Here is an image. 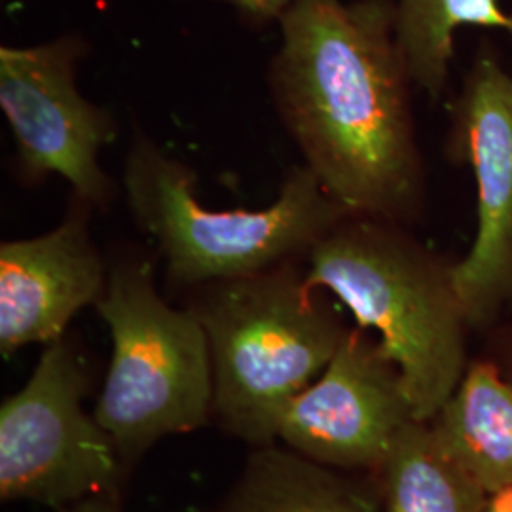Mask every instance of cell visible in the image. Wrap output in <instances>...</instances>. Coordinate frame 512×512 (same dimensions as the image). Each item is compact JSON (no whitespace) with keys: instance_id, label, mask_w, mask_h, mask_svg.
<instances>
[{"instance_id":"1","label":"cell","mask_w":512,"mask_h":512,"mask_svg":"<svg viewBox=\"0 0 512 512\" xmlns=\"http://www.w3.org/2000/svg\"><path fill=\"white\" fill-rule=\"evenodd\" d=\"M279 27L270 84L304 165L349 217L418 224L427 171L397 0H294Z\"/></svg>"},{"instance_id":"2","label":"cell","mask_w":512,"mask_h":512,"mask_svg":"<svg viewBox=\"0 0 512 512\" xmlns=\"http://www.w3.org/2000/svg\"><path fill=\"white\" fill-rule=\"evenodd\" d=\"M306 283L376 332L397 365L414 418L431 421L469 366L473 332L459 298L454 262L408 226L346 217L308 255Z\"/></svg>"},{"instance_id":"3","label":"cell","mask_w":512,"mask_h":512,"mask_svg":"<svg viewBox=\"0 0 512 512\" xmlns=\"http://www.w3.org/2000/svg\"><path fill=\"white\" fill-rule=\"evenodd\" d=\"M293 262L200 287L192 306L209 340L213 414L253 446L277 442L287 406L313 384L348 327Z\"/></svg>"},{"instance_id":"4","label":"cell","mask_w":512,"mask_h":512,"mask_svg":"<svg viewBox=\"0 0 512 512\" xmlns=\"http://www.w3.org/2000/svg\"><path fill=\"white\" fill-rule=\"evenodd\" d=\"M124 190L133 217L158 243L169 279L184 287L308 258L349 217L306 165L294 167L266 209L213 211L196 196V173L141 133L126 158Z\"/></svg>"},{"instance_id":"5","label":"cell","mask_w":512,"mask_h":512,"mask_svg":"<svg viewBox=\"0 0 512 512\" xmlns=\"http://www.w3.org/2000/svg\"><path fill=\"white\" fill-rule=\"evenodd\" d=\"M112 340L95 420L131 467L160 440L192 433L213 414L209 340L192 308L177 310L158 293L148 260L109 268L97 302Z\"/></svg>"},{"instance_id":"6","label":"cell","mask_w":512,"mask_h":512,"mask_svg":"<svg viewBox=\"0 0 512 512\" xmlns=\"http://www.w3.org/2000/svg\"><path fill=\"white\" fill-rule=\"evenodd\" d=\"M88 374L67 338L48 344L14 395L0 404V499L63 511L120 499L128 467L82 399Z\"/></svg>"},{"instance_id":"7","label":"cell","mask_w":512,"mask_h":512,"mask_svg":"<svg viewBox=\"0 0 512 512\" xmlns=\"http://www.w3.org/2000/svg\"><path fill=\"white\" fill-rule=\"evenodd\" d=\"M446 145L475 179V239L454 279L471 329L482 332L512 306V71L490 46L463 78Z\"/></svg>"},{"instance_id":"8","label":"cell","mask_w":512,"mask_h":512,"mask_svg":"<svg viewBox=\"0 0 512 512\" xmlns=\"http://www.w3.org/2000/svg\"><path fill=\"white\" fill-rule=\"evenodd\" d=\"M86 50L80 35L37 46H2L0 107L25 177L59 175L82 202L107 205L116 184L99 164V154L116 141L118 124L76 88V63Z\"/></svg>"},{"instance_id":"9","label":"cell","mask_w":512,"mask_h":512,"mask_svg":"<svg viewBox=\"0 0 512 512\" xmlns=\"http://www.w3.org/2000/svg\"><path fill=\"white\" fill-rule=\"evenodd\" d=\"M414 420L399 368L370 330L355 327L321 376L287 406L277 440L332 469L376 475Z\"/></svg>"},{"instance_id":"10","label":"cell","mask_w":512,"mask_h":512,"mask_svg":"<svg viewBox=\"0 0 512 512\" xmlns=\"http://www.w3.org/2000/svg\"><path fill=\"white\" fill-rule=\"evenodd\" d=\"M80 200V198H78ZM109 270L80 200L48 234L0 245V353L10 359L33 344H52L78 311L97 306Z\"/></svg>"},{"instance_id":"11","label":"cell","mask_w":512,"mask_h":512,"mask_svg":"<svg viewBox=\"0 0 512 512\" xmlns=\"http://www.w3.org/2000/svg\"><path fill=\"white\" fill-rule=\"evenodd\" d=\"M220 512H382V486L272 442L255 446Z\"/></svg>"},{"instance_id":"12","label":"cell","mask_w":512,"mask_h":512,"mask_svg":"<svg viewBox=\"0 0 512 512\" xmlns=\"http://www.w3.org/2000/svg\"><path fill=\"white\" fill-rule=\"evenodd\" d=\"M442 450L488 495L512 488V374L471 361L456 391L427 421Z\"/></svg>"},{"instance_id":"13","label":"cell","mask_w":512,"mask_h":512,"mask_svg":"<svg viewBox=\"0 0 512 512\" xmlns=\"http://www.w3.org/2000/svg\"><path fill=\"white\" fill-rule=\"evenodd\" d=\"M382 512H486V494L435 437L427 421H410L382 469Z\"/></svg>"},{"instance_id":"14","label":"cell","mask_w":512,"mask_h":512,"mask_svg":"<svg viewBox=\"0 0 512 512\" xmlns=\"http://www.w3.org/2000/svg\"><path fill=\"white\" fill-rule=\"evenodd\" d=\"M459 27L503 31L512 38V12L501 0H397V38L414 86L433 103L444 97Z\"/></svg>"},{"instance_id":"15","label":"cell","mask_w":512,"mask_h":512,"mask_svg":"<svg viewBox=\"0 0 512 512\" xmlns=\"http://www.w3.org/2000/svg\"><path fill=\"white\" fill-rule=\"evenodd\" d=\"M232 4L239 14L251 23H272L279 21V18L287 12V8L294 0H224Z\"/></svg>"},{"instance_id":"16","label":"cell","mask_w":512,"mask_h":512,"mask_svg":"<svg viewBox=\"0 0 512 512\" xmlns=\"http://www.w3.org/2000/svg\"><path fill=\"white\" fill-rule=\"evenodd\" d=\"M57 512H124L120 507V499H90L73 505L69 509Z\"/></svg>"},{"instance_id":"17","label":"cell","mask_w":512,"mask_h":512,"mask_svg":"<svg viewBox=\"0 0 512 512\" xmlns=\"http://www.w3.org/2000/svg\"><path fill=\"white\" fill-rule=\"evenodd\" d=\"M486 512H512V488L490 495Z\"/></svg>"}]
</instances>
